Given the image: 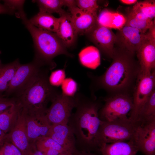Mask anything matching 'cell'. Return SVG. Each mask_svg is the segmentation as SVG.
I'll list each match as a JSON object with an SVG mask.
<instances>
[{
	"label": "cell",
	"instance_id": "6da1fadb",
	"mask_svg": "<svg viewBox=\"0 0 155 155\" xmlns=\"http://www.w3.org/2000/svg\"><path fill=\"white\" fill-rule=\"evenodd\" d=\"M75 97L76 110L72 113L67 124L74 133L76 149L78 147L79 150L100 153L96 137L102 121L98 112L102 103L80 93Z\"/></svg>",
	"mask_w": 155,
	"mask_h": 155
},
{
	"label": "cell",
	"instance_id": "7a4b0ae2",
	"mask_svg": "<svg viewBox=\"0 0 155 155\" xmlns=\"http://www.w3.org/2000/svg\"><path fill=\"white\" fill-rule=\"evenodd\" d=\"M135 54L115 44L111 65L102 75L95 79L97 86L109 94H132L140 71Z\"/></svg>",
	"mask_w": 155,
	"mask_h": 155
},
{
	"label": "cell",
	"instance_id": "3957f363",
	"mask_svg": "<svg viewBox=\"0 0 155 155\" xmlns=\"http://www.w3.org/2000/svg\"><path fill=\"white\" fill-rule=\"evenodd\" d=\"M22 19L32 38L36 52L35 57L53 69L55 65L52 60L55 57L61 54L71 56L55 33L34 26L26 17Z\"/></svg>",
	"mask_w": 155,
	"mask_h": 155
},
{
	"label": "cell",
	"instance_id": "277c9868",
	"mask_svg": "<svg viewBox=\"0 0 155 155\" xmlns=\"http://www.w3.org/2000/svg\"><path fill=\"white\" fill-rule=\"evenodd\" d=\"M50 71L44 72L17 99L27 112L46 113L48 103L60 92L49 83Z\"/></svg>",
	"mask_w": 155,
	"mask_h": 155
},
{
	"label": "cell",
	"instance_id": "5b68a950",
	"mask_svg": "<svg viewBox=\"0 0 155 155\" xmlns=\"http://www.w3.org/2000/svg\"><path fill=\"white\" fill-rule=\"evenodd\" d=\"M51 68L35 57L30 63H20L4 95L18 98L42 74L47 70H52Z\"/></svg>",
	"mask_w": 155,
	"mask_h": 155
},
{
	"label": "cell",
	"instance_id": "8992f818",
	"mask_svg": "<svg viewBox=\"0 0 155 155\" xmlns=\"http://www.w3.org/2000/svg\"><path fill=\"white\" fill-rule=\"evenodd\" d=\"M139 124L137 122L130 120L129 117L111 121H102L96 137V144L99 150L101 146L104 144L132 139Z\"/></svg>",
	"mask_w": 155,
	"mask_h": 155
},
{
	"label": "cell",
	"instance_id": "52a82bcc",
	"mask_svg": "<svg viewBox=\"0 0 155 155\" xmlns=\"http://www.w3.org/2000/svg\"><path fill=\"white\" fill-rule=\"evenodd\" d=\"M99 116L103 121H111L128 117L133 107L132 94L128 93L109 94L104 98Z\"/></svg>",
	"mask_w": 155,
	"mask_h": 155
},
{
	"label": "cell",
	"instance_id": "ba28073f",
	"mask_svg": "<svg viewBox=\"0 0 155 155\" xmlns=\"http://www.w3.org/2000/svg\"><path fill=\"white\" fill-rule=\"evenodd\" d=\"M51 102V105L47 108L46 115L51 125L68 124L72 110L76 106L75 96H67L60 92Z\"/></svg>",
	"mask_w": 155,
	"mask_h": 155
},
{
	"label": "cell",
	"instance_id": "9c48e42d",
	"mask_svg": "<svg viewBox=\"0 0 155 155\" xmlns=\"http://www.w3.org/2000/svg\"><path fill=\"white\" fill-rule=\"evenodd\" d=\"M155 71L148 74L139 73L132 94L133 107L129 118L136 122L141 108L155 89Z\"/></svg>",
	"mask_w": 155,
	"mask_h": 155
},
{
	"label": "cell",
	"instance_id": "30bf717a",
	"mask_svg": "<svg viewBox=\"0 0 155 155\" xmlns=\"http://www.w3.org/2000/svg\"><path fill=\"white\" fill-rule=\"evenodd\" d=\"M132 140L139 151L144 155H155V119L139 123Z\"/></svg>",
	"mask_w": 155,
	"mask_h": 155
},
{
	"label": "cell",
	"instance_id": "8fae6325",
	"mask_svg": "<svg viewBox=\"0 0 155 155\" xmlns=\"http://www.w3.org/2000/svg\"><path fill=\"white\" fill-rule=\"evenodd\" d=\"M86 35L104 56L112 59L116 36L111 29L102 26L97 22Z\"/></svg>",
	"mask_w": 155,
	"mask_h": 155
},
{
	"label": "cell",
	"instance_id": "7c38bea8",
	"mask_svg": "<svg viewBox=\"0 0 155 155\" xmlns=\"http://www.w3.org/2000/svg\"><path fill=\"white\" fill-rule=\"evenodd\" d=\"M26 112V131L29 143H35L39 139L47 136L51 125L46 117V113Z\"/></svg>",
	"mask_w": 155,
	"mask_h": 155
},
{
	"label": "cell",
	"instance_id": "4fadbf2b",
	"mask_svg": "<svg viewBox=\"0 0 155 155\" xmlns=\"http://www.w3.org/2000/svg\"><path fill=\"white\" fill-rule=\"evenodd\" d=\"M145 34L136 28L124 26L115 34V45L135 54L145 38Z\"/></svg>",
	"mask_w": 155,
	"mask_h": 155
},
{
	"label": "cell",
	"instance_id": "5bb4252c",
	"mask_svg": "<svg viewBox=\"0 0 155 155\" xmlns=\"http://www.w3.org/2000/svg\"><path fill=\"white\" fill-rule=\"evenodd\" d=\"M135 54L140 66L139 73L148 74L155 71V39L145 34Z\"/></svg>",
	"mask_w": 155,
	"mask_h": 155
},
{
	"label": "cell",
	"instance_id": "9a60e30c",
	"mask_svg": "<svg viewBox=\"0 0 155 155\" xmlns=\"http://www.w3.org/2000/svg\"><path fill=\"white\" fill-rule=\"evenodd\" d=\"M6 138L8 141L17 147L22 154L28 147L29 143L26 131V112L22 106L16 122L11 130L5 135Z\"/></svg>",
	"mask_w": 155,
	"mask_h": 155
},
{
	"label": "cell",
	"instance_id": "2e32d148",
	"mask_svg": "<svg viewBox=\"0 0 155 155\" xmlns=\"http://www.w3.org/2000/svg\"><path fill=\"white\" fill-rule=\"evenodd\" d=\"M49 136L68 152L72 154L77 149L73 132L67 124L51 125Z\"/></svg>",
	"mask_w": 155,
	"mask_h": 155
},
{
	"label": "cell",
	"instance_id": "e0dca14e",
	"mask_svg": "<svg viewBox=\"0 0 155 155\" xmlns=\"http://www.w3.org/2000/svg\"><path fill=\"white\" fill-rule=\"evenodd\" d=\"M78 34H87L97 23V12L88 11L77 6L69 11Z\"/></svg>",
	"mask_w": 155,
	"mask_h": 155
},
{
	"label": "cell",
	"instance_id": "ac0fdd59",
	"mask_svg": "<svg viewBox=\"0 0 155 155\" xmlns=\"http://www.w3.org/2000/svg\"><path fill=\"white\" fill-rule=\"evenodd\" d=\"M59 18L55 33L65 47L70 46L74 43L78 35L71 15L66 12Z\"/></svg>",
	"mask_w": 155,
	"mask_h": 155
},
{
	"label": "cell",
	"instance_id": "d6986e66",
	"mask_svg": "<svg viewBox=\"0 0 155 155\" xmlns=\"http://www.w3.org/2000/svg\"><path fill=\"white\" fill-rule=\"evenodd\" d=\"M99 151L101 155H136L139 150L132 139L104 144Z\"/></svg>",
	"mask_w": 155,
	"mask_h": 155
},
{
	"label": "cell",
	"instance_id": "ffe728a7",
	"mask_svg": "<svg viewBox=\"0 0 155 155\" xmlns=\"http://www.w3.org/2000/svg\"><path fill=\"white\" fill-rule=\"evenodd\" d=\"M97 21L99 24L104 27L119 30L125 25L126 19L119 13L105 9L97 15Z\"/></svg>",
	"mask_w": 155,
	"mask_h": 155
},
{
	"label": "cell",
	"instance_id": "44dd1931",
	"mask_svg": "<svg viewBox=\"0 0 155 155\" xmlns=\"http://www.w3.org/2000/svg\"><path fill=\"white\" fill-rule=\"evenodd\" d=\"M59 18L51 14L39 11L29 20L30 22L36 27L55 33L58 26Z\"/></svg>",
	"mask_w": 155,
	"mask_h": 155
},
{
	"label": "cell",
	"instance_id": "7402d4cb",
	"mask_svg": "<svg viewBox=\"0 0 155 155\" xmlns=\"http://www.w3.org/2000/svg\"><path fill=\"white\" fill-rule=\"evenodd\" d=\"M126 22L124 26L136 28L145 33L154 24L155 22L144 14L132 9L125 17Z\"/></svg>",
	"mask_w": 155,
	"mask_h": 155
},
{
	"label": "cell",
	"instance_id": "603a6c76",
	"mask_svg": "<svg viewBox=\"0 0 155 155\" xmlns=\"http://www.w3.org/2000/svg\"><path fill=\"white\" fill-rule=\"evenodd\" d=\"M18 59L6 64H3L0 61V97L7 89L9 83L19 64Z\"/></svg>",
	"mask_w": 155,
	"mask_h": 155
},
{
	"label": "cell",
	"instance_id": "cb8c5ba5",
	"mask_svg": "<svg viewBox=\"0 0 155 155\" xmlns=\"http://www.w3.org/2000/svg\"><path fill=\"white\" fill-rule=\"evenodd\" d=\"M21 107L20 104L17 100L13 105L0 115V129L5 135L15 125Z\"/></svg>",
	"mask_w": 155,
	"mask_h": 155
},
{
	"label": "cell",
	"instance_id": "d4e9b609",
	"mask_svg": "<svg viewBox=\"0 0 155 155\" xmlns=\"http://www.w3.org/2000/svg\"><path fill=\"white\" fill-rule=\"evenodd\" d=\"M79 57L82 64L89 68H95L100 63L99 51L93 46H88L83 49L80 52Z\"/></svg>",
	"mask_w": 155,
	"mask_h": 155
},
{
	"label": "cell",
	"instance_id": "484cf974",
	"mask_svg": "<svg viewBox=\"0 0 155 155\" xmlns=\"http://www.w3.org/2000/svg\"><path fill=\"white\" fill-rule=\"evenodd\" d=\"M155 119V90L140 109L136 122L140 123Z\"/></svg>",
	"mask_w": 155,
	"mask_h": 155
},
{
	"label": "cell",
	"instance_id": "4316f807",
	"mask_svg": "<svg viewBox=\"0 0 155 155\" xmlns=\"http://www.w3.org/2000/svg\"><path fill=\"white\" fill-rule=\"evenodd\" d=\"M33 1L37 3L40 11L51 14L56 13L59 14L60 16L66 12L62 8L64 6V0H37Z\"/></svg>",
	"mask_w": 155,
	"mask_h": 155
},
{
	"label": "cell",
	"instance_id": "83f0119b",
	"mask_svg": "<svg viewBox=\"0 0 155 155\" xmlns=\"http://www.w3.org/2000/svg\"><path fill=\"white\" fill-rule=\"evenodd\" d=\"M132 9L152 20L155 16V1L146 0L137 1L133 5Z\"/></svg>",
	"mask_w": 155,
	"mask_h": 155
},
{
	"label": "cell",
	"instance_id": "f1b7e54d",
	"mask_svg": "<svg viewBox=\"0 0 155 155\" xmlns=\"http://www.w3.org/2000/svg\"><path fill=\"white\" fill-rule=\"evenodd\" d=\"M35 144L37 149L40 151L44 149L51 148L62 152H69L49 136H45L37 140L35 142Z\"/></svg>",
	"mask_w": 155,
	"mask_h": 155
},
{
	"label": "cell",
	"instance_id": "f546056e",
	"mask_svg": "<svg viewBox=\"0 0 155 155\" xmlns=\"http://www.w3.org/2000/svg\"><path fill=\"white\" fill-rule=\"evenodd\" d=\"M61 86L62 93L67 96L74 97L78 89V84L75 80L71 78L65 79Z\"/></svg>",
	"mask_w": 155,
	"mask_h": 155
},
{
	"label": "cell",
	"instance_id": "4dcf8cb0",
	"mask_svg": "<svg viewBox=\"0 0 155 155\" xmlns=\"http://www.w3.org/2000/svg\"><path fill=\"white\" fill-rule=\"evenodd\" d=\"M3 1L4 4L14 13H15L16 10L17 11L16 14L17 17L22 18L26 16L23 9L25 1L6 0Z\"/></svg>",
	"mask_w": 155,
	"mask_h": 155
},
{
	"label": "cell",
	"instance_id": "1f68e13d",
	"mask_svg": "<svg viewBox=\"0 0 155 155\" xmlns=\"http://www.w3.org/2000/svg\"><path fill=\"white\" fill-rule=\"evenodd\" d=\"M65 78V69H57L52 72L49 77V81L52 86L58 87L61 85Z\"/></svg>",
	"mask_w": 155,
	"mask_h": 155
},
{
	"label": "cell",
	"instance_id": "d6a6232c",
	"mask_svg": "<svg viewBox=\"0 0 155 155\" xmlns=\"http://www.w3.org/2000/svg\"><path fill=\"white\" fill-rule=\"evenodd\" d=\"M76 1L77 6L79 8L97 12L99 6L97 0H77Z\"/></svg>",
	"mask_w": 155,
	"mask_h": 155
},
{
	"label": "cell",
	"instance_id": "836d02e7",
	"mask_svg": "<svg viewBox=\"0 0 155 155\" xmlns=\"http://www.w3.org/2000/svg\"><path fill=\"white\" fill-rule=\"evenodd\" d=\"M17 100L13 98L0 97V115L13 105Z\"/></svg>",
	"mask_w": 155,
	"mask_h": 155
},
{
	"label": "cell",
	"instance_id": "e575fe53",
	"mask_svg": "<svg viewBox=\"0 0 155 155\" xmlns=\"http://www.w3.org/2000/svg\"><path fill=\"white\" fill-rule=\"evenodd\" d=\"M22 155H43L42 153L37 149L35 143H29L28 148Z\"/></svg>",
	"mask_w": 155,
	"mask_h": 155
},
{
	"label": "cell",
	"instance_id": "d590c367",
	"mask_svg": "<svg viewBox=\"0 0 155 155\" xmlns=\"http://www.w3.org/2000/svg\"><path fill=\"white\" fill-rule=\"evenodd\" d=\"M40 151L42 153L43 155H57L61 153H63L51 148L44 149Z\"/></svg>",
	"mask_w": 155,
	"mask_h": 155
},
{
	"label": "cell",
	"instance_id": "8d00e7d4",
	"mask_svg": "<svg viewBox=\"0 0 155 155\" xmlns=\"http://www.w3.org/2000/svg\"><path fill=\"white\" fill-rule=\"evenodd\" d=\"M3 146L4 155H13L12 150L9 142H5Z\"/></svg>",
	"mask_w": 155,
	"mask_h": 155
},
{
	"label": "cell",
	"instance_id": "74e56055",
	"mask_svg": "<svg viewBox=\"0 0 155 155\" xmlns=\"http://www.w3.org/2000/svg\"><path fill=\"white\" fill-rule=\"evenodd\" d=\"M64 6L68 7L70 11L77 7L76 0H64Z\"/></svg>",
	"mask_w": 155,
	"mask_h": 155
},
{
	"label": "cell",
	"instance_id": "f35d334b",
	"mask_svg": "<svg viewBox=\"0 0 155 155\" xmlns=\"http://www.w3.org/2000/svg\"><path fill=\"white\" fill-rule=\"evenodd\" d=\"M145 35L155 39V24H154L145 33Z\"/></svg>",
	"mask_w": 155,
	"mask_h": 155
},
{
	"label": "cell",
	"instance_id": "ab89813d",
	"mask_svg": "<svg viewBox=\"0 0 155 155\" xmlns=\"http://www.w3.org/2000/svg\"><path fill=\"white\" fill-rule=\"evenodd\" d=\"M14 12L7 7L4 4L0 3V14H13Z\"/></svg>",
	"mask_w": 155,
	"mask_h": 155
},
{
	"label": "cell",
	"instance_id": "60d3db41",
	"mask_svg": "<svg viewBox=\"0 0 155 155\" xmlns=\"http://www.w3.org/2000/svg\"><path fill=\"white\" fill-rule=\"evenodd\" d=\"M72 154L74 155H99L91 152L80 151L77 149Z\"/></svg>",
	"mask_w": 155,
	"mask_h": 155
},
{
	"label": "cell",
	"instance_id": "b9f144b4",
	"mask_svg": "<svg viewBox=\"0 0 155 155\" xmlns=\"http://www.w3.org/2000/svg\"><path fill=\"white\" fill-rule=\"evenodd\" d=\"M9 142L12 150L13 155H22L21 151L17 147L10 142Z\"/></svg>",
	"mask_w": 155,
	"mask_h": 155
},
{
	"label": "cell",
	"instance_id": "7bdbcfd3",
	"mask_svg": "<svg viewBox=\"0 0 155 155\" xmlns=\"http://www.w3.org/2000/svg\"><path fill=\"white\" fill-rule=\"evenodd\" d=\"M119 1L123 4L127 5L135 4L138 1L137 0H121Z\"/></svg>",
	"mask_w": 155,
	"mask_h": 155
},
{
	"label": "cell",
	"instance_id": "ee69618b",
	"mask_svg": "<svg viewBox=\"0 0 155 155\" xmlns=\"http://www.w3.org/2000/svg\"><path fill=\"white\" fill-rule=\"evenodd\" d=\"M5 136V134L0 129V146L3 144Z\"/></svg>",
	"mask_w": 155,
	"mask_h": 155
},
{
	"label": "cell",
	"instance_id": "f6af8a7d",
	"mask_svg": "<svg viewBox=\"0 0 155 155\" xmlns=\"http://www.w3.org/2000/svg\"><path fill=\"white\" fill-rule=\"evenodd\" d=\"M57 155H73L72 153L69 152L61 153Z\"/></svg>",
	"mask_w": 155,
	"mask_h": 155
},
{
	"label": "cell",
	"instance_id": "bcb514c9",
	"mask_svg": "<svg viewBox=\"0 0 155 155\" xmlns=\"http://www.w3.org/2000/svg\"><path fill=\"white\" fill-rule=\"evenodd\" d=\"M0 155H4V149L3 146L0 148Z\"/></svg>",
	"mask_w": 155,
	"mask_h": 155
},
{
	"label": "cell",
	"instance_id": "7dc6e473",
	"mask_svg": "<svg viewBox=\"0 0 155 155\" xmlns=\"http://www.w3.org/2000/svg\"></svg>",
	"mask_w": 155,
	"mask_h": 155
}]
</instances>
